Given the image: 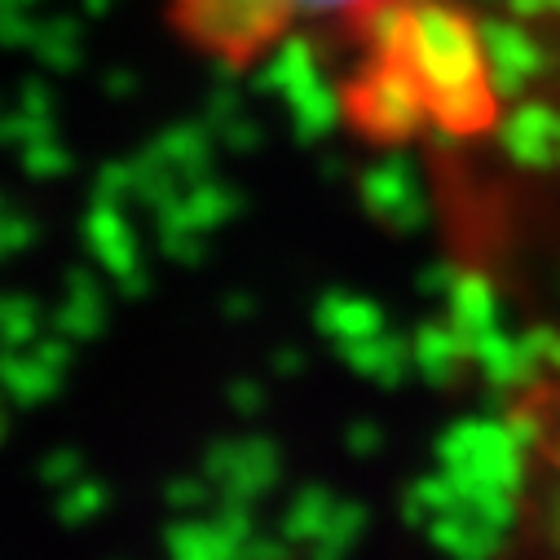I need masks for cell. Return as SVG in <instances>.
I'll return each mask as SVG.
<instances>
[{"mask_svg": "<svg viewBox=\"0 0 560 560\" xmlns=\"http://www.w3.org/2000/svg\"><path fill=\"white\" fill-rule=\"evenodd\" d=\"M521 499L508 560H560V366L516 406Z\"/></svg>", "mask_w": 560, "mask_h": 560, "instance_id": "cell-1", "label": "cell"}, {"mask_svg": "<svg viewBox=\"0 0 560 560\" xmlns=\"http://www.w3.org/2000/svg\"><path fill=\"white\" fill-rule=\"evenodd\" d=\"M358 5H366V0H190L186 32L195 45L212 54L243 58L256 45H265L283 23H310Z\"/></svg>", "mask_w": 560, "mask_h": 560, "instance_id": "cell-2", "label": "cell"}]
</instances>
